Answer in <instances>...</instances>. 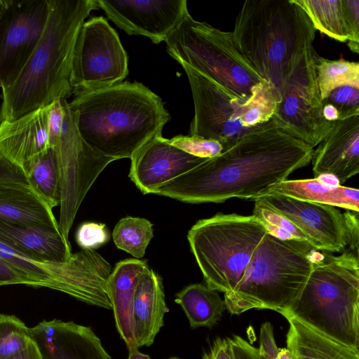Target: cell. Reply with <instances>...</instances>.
Instances as JSON below:
<instances>
[{
	"label": "cell",
	"instance_id": "1",
	"mask_svg": "<svg viewBox=\"0 0 359 359\" xmlns=\"http://www.w3.org/2000/svg\"><path fill=\"white\" fill-rule=\"evenodd\" d=\"M314 149L280 128L271 118L220 154L172 180L153 194L189 203L255 201L269 187L308 165Z\"/></svg>",
	"mask_w": 359,
	"mask_h": 359
},
{
	"label": "cell",
	"instance_id": "51",
	"mask_svg": "<svg viewBox=\"0 0 359 359\" xmlns=\"http://www.w3.org/2000/svg\"><path fill=\"white\" fill-rule=\"evenodd\" d=\"M168 359H180V358H177V357H171V358H168Z\"/></svg>",
	"mask_w": 359,
	"mask_h": 359
},
{
	"label": "cell",
	"instance_id": "41",
	"mask_svg": "<svg viewBox=\"0 0 359 359\" xmlns=\"http://www.w3.org/2000/svg\"><path fill=\"white\" fill-rule=\"evenodd\" d=\"M259 342V351L265 355L266 359H277L279 348L274 339L273 329L271 323L265 322L261 325Z\"/></svg>",
	"mask_w": 359,
	"mask_h": 359
},
{
	"label": "cell",
	"instance_id": "47",
	"mask_svg": "<svg viewBox=\"0 0 359 359\" xmlns=\"http://www.w3.org/2000/svg\"><path fill=\"white\" fill-rule=\"evenodd\" d=\"M278 359H292L290 351L287 348H279Z\"/></svg>",
	"mask_w": 359,
	"mask_h": 359
},
{
	"label": "cell",
	"instance_id": "2",
	"mask_svg": "<svg viewBox=\"0 0 359 359\" xmlns=\"http://www.w3.org/2000/svg\"><path fill=\"white\" fill-rule=\"evenodd\" d=\"M73 94L68 104L80 135L93 149L115 160L130 158L161 135L171 118L162 99L137 81Z\"/></svg>",
	"mask_w": 359,
	"mask_h": 359
},
{
	"label": "cell",
	"instance_id": "46",
	"mask_svg": "<svg viewBox=\"0 0 359 359\" xmlns=\"http://www.w3.org/2000/svg\"><path fill=\"white\" fill-rule=\"evenodd\" d=\"M128 359H151L150 356L139 351L138 348L128 351Z\"/></svg>",
	"mask_w": 359,
	"mask_h": 359
},
{
	"label": "cell",
	"instance_id": "20",
	"mask_svg": "<svg viewBox=\"0 0 359 359\" xmlns=\"http://www.w3.org/2000/svg\"><path fill=\"white\" fill-rule=\"evenodd\" d=\"M50 104L0 125V153L22 167L49 148L48 118Z\"/></svg>",
	"mask_w": 359,
	"mask_h": 359
},
{
	"label": "cell",
	"instance_id": "10",
	"mask_svg": "<svg viewBox=\"0 0 359 359\" xmlns=\"http://www.w3.org/2000/svg\"><path fill=\"white\" fill-rule=\"evenodd\" d=\"M0 258L36 282L39 287L64 292L91 306L112 309L107 292L111 266L94 250L72 253L66 262H46L0 242Z\"/></svg>",
	"mask_w": 359,
	"mask_h": 359
},
{
	"label": "cell",
	"instance_id": "28",
	"mask_svg": "<svg viewBox=\"0 0 359 359\" xmlns=\"http://www.w3.org/2000/svg\"><path fill=\"white\" fill-rule=\"evenodd\" d=\"M22 169L31 187L52 209L60 205L59 172L52 148L31 158Z\"/></svg>",
	"mask_w": 359,
	"mask_h": 359
},
{
	"label": "cell",
	"instance_id": "48",
	"mask_svg": "<svg viewBox=\"0 0 359 359\" xmlns=\"http://www.w3.org/2000/svg\"><path fill=\"white\" fill-rule=\"evenodd\" d=\"M9 3L10 0H0V21L6 8H8Z\"/></svg>",
	"mask_w": 359,
	"mask_h": 359
},
{
	"label": "cell",
	"instance_id": "30",
	"mask_svg": "<svg viewBox=\"0 0 359 359\" xmlns=\"http://www.w3.org/2000/svg\"><path fill=\"white\" fill-rule=\"evenodd\" d=\"M316 80L323 100L335 88L353 85L359 86V63L344 59L329 60L319 56L313 57Z\"/></svg>",
	"mask_w": 359,
	"mask_h": 359
},
{
	"label": "cell",
	"instance_id": "31",
	"mask_svg": "<svg viewBox=\"0 0 359 359\" xmlns=\"http://www.w3.org/2000/svg\"><path fill=\"white\" fill-rule=\"evenodd\" d=\"M153 236V224L147 219L133 217L120 219L112 233L116 246L136 258L144 255Z\"/></svg>",
	"mask_w": 359,
	"mask_h": 359
},
{
	"label": "cell",
	"instance_id": "5",
	"mask_svg": "<svg viewBox=\"0 0 359 359\" xmlns=\"http://www.w3.org/2000/svg\"><path fill=\"white\" fill-rule=\"evenodd\" d=\"M321 255L306 242L283 241L266 233L236 288L224 294L226 309L233 315L254 309L287 310Z\"/></svg>",
	"mask_w": 359,
	"mask_h": 359
},
{
	"label": "cell",
	"instance_id": "21",
	"mask_svg": "<svg viewBox=\"0 0 359 359\" xmlns=\"http://www.w3.org/2000/svg\"><path fill=\"white\" fill-rule=\"evenodd\" d=\"M0 242L39 261L63 262L72 255L69 241L59 229L0 220Z\"/></svg>",
	"mask_w": 359,
	"mask_h": 359
},
{
	"label": "cell",
	"instance_id": "7",
	"mask_svg": "<svg viewBox=\"0 0 359 359\" xmlns=\"http://www.w3.org/2000/svg\"><path fill=\"white\" fill-rule=\"evenodd\" d=\"M192 93L194 116L189 135L214 140L224 150L273 116L280 97L266 81L257 84L250 97L241 99L184 62Z\"/></svg>",
	"mask_w": 359,
	"mask_h": 359
},
{
	"label": "cell",
	"instance_id": "44",
	"mask_svg": "<svg viewBox=\"0 0 359 359\" xmlns=\"http://www.w3.org/2000/svg\"><path fill=\"white\" fill-rule=\"evenodd\" d=\"M203 359H233L228 338H216L202 354Z\"/></svg>",
	"mask_w": 359,
	"mask_h": 359
},
{
	"label": "cell",
	"instance_id": "14",
	"mask_svg": "<svg viewBox=\"0 0 359 359\" xmlns=\"http://www.w3.org/2000/svg\"><path fill=\"white\" fill-rule=\"evenodd\" d=\"M48 13V0H10L0 21V88L9 86L37 46Z\"/></svg>",
	"mask_w": 359,
	"mask_h": 359
},
{
	"label": "cell",
	"instance_id": "33",
	"mask_svg": "<svg viewBox=\"0 0 359 359\" xmlns=\"http://www.w3.org/2000/svg\"><path fill=\"white\" fill-rule=\"evenodd\" d=\"M32 340L29 328L18 318L0 314V359H6L25 348Z\"/></svg>",
	"mask_w": 359,
	"mask_h": 359
},
{
	"label": "cell",
	"instance_id": "26",
	"mask_svg": "<svg viewBox=\"0 0 359 359\" xmlns=\"http://www.w3.org/2000/svg\"><path fill=\"white\" fill-rule=\"evenodd\" d=\"M52 210L30 185H0L1 221L59 229Z\"/></svg>",
	"mask_w": 359,
	"mask_h": 359
},
{
	"label": "cell",
	"instance_id": "36",
	"mask_svg": "<svg viewBox=\"0 0 359 359\" xmlns=\"http://www.w3.org/2000/svg\"><path fill=\"white\" fill-rule=\"evenodd\" d=\"M110 238L105 224L85 222L79 226L76 232V241L82 250H93Z\"/></svg>",
	"mask_w": 359,
	"mask_h": 359
},
{
	"label": "cell",
	"instance_id": "6",
	"mask_svg": "<svg viewBox=\"0 0 359 359\" xmlns=\"http://www.w3.org/2000/svg\"><path fill=\"white\" fill-rule=\"evenodd\" d=\"M359 351V259L348 249L322 252L299 297L285 311Z\"/></svg>",
	"mask_w": 359,
	"mask_h": 359
},
{
	"label": "cell",
	"instance_id": "8",
	"mask_svg": "<svg viewBox=\"0 0 359 359\" xmlns=\"http://www.w3.org/2000/svg\"><path fill=\"white\" fill-rule=\"evenodd\" d=\"M266 233L253 215L217 213L198 220L187 239L206 285L224 294L233 291Z\"/></svg>",
	"mask_w": 359,
	"mask_h": 359
},
{
	"label": "cell",
	"instance_id": "29",
	"mask_svg": "<svg viewBox=\"0 0 359 359\" xmlns=\"http://www.w3.org/2000/svg\"><path fill=\"white\" fill-rule=\"evenodd\" d=\"M304 11L316 30L339 42L348 41L341 0H294Z\"/></svg>",
	"mask_w": 359,
	"mask_h": 359
},
{
	"label": "cell",
	"instance_id": "9",
	"mask_svg": "<svg viewBox=\"0 0 359 359\" xmlns=\"http://www.w3.org/2000/svg\"><path fill=\"white\" fill-rule=\"evenodd\" d=\"M167 51L241 99L264 81L236 48L232 32L194 20L188 12L165 40Z\"/></svg>",
	"mask_w": 359,
	"mask_h": 359
},
{
	"label": "cell",
	"instance_id": "24",
	"mask_svg": "<svg viewBox=\"0 0 359 359\" xmlns=\"http://www.w3.org/2000/svg\"><path fill=\"white\" fill-rule=\"evenodd\" d=\"M269 194H280L303 201L359 211V190L341 185L331 175H320L306 180H286L269 187L262 196Z\"/></svg>",
	"mask_w": 359,
	"mask_h": 359
},
{
	"label": "cell",
	"instance_id": "34",
	"mask_svg": "<svg viewBox=\"0 0 359 359\" xmlns=\"http://www.w3.org/2000/svg\"><path fill=\"white\" fill-rule=\"evenodd\" d=\"M322 101L337 110L339 121L359 115V86L344 85L337 87Z\"/></svg>",
	"mask_w": 359,
	"mask_h": 359
},
{
	"label": "cell",
	"instance_id": "43",
	"mask_svg": "<svg viewBox=\"0 0 359 359\" xmlns=\"http://www.w3.org/2000/svg\"><path fill=\"white\" fill-rule=\"evenodd\" d=\"M348 235V250L358 257L359 250V219L358 212L347 210L344 213Z\"/></svg>",
	"mask_w": 359,
	"mask_h": 359
},
{
	"label": "cell",
	"instance_id": "40",
	"mask_svg": "<svg viewBox=\"0 0 359 359\" xmlns=\"http://www.w3.org/2000/svg\"><path fill=\"white\" fill-rule=\"evenodd\" d=\"M10 285H25L39 287L36 282L0 258V287Z\"/></svg>",
	"mask_w": 359,
	"mask_h": 359
},
{
	"label": "cell",
	"instance_id": "25",
	"mask_svg": "<svg viewBox=\"0 0 359 359\" xmlns=\"http://www.w3.org/2000/svg\"><path fill=\"white\" fill-rule=\"evenodd\" d=\"M280 313L289 324L286 343L292 359H359L358 351L316 330L287 311Z\"/></svg>",
	"mask_w": 359,
	"mask_h": 359
},
{
	"label": "cell",
	"instance_id": "50",
	"mask_svg": "<svg viewBox=\"0 0 359 359\" xmlns=\"http://www.w3.org/2000/svg\"><path fill=\"white\" fill-rule=\"evenodd\" d=\"M1 122H2V120H1V108L0 107V125H1Z\"/></svg>",
	"mask_w": 359,
	"mask_h": 359
},
{
	"label": "cell",
	"instance_id": "53",
	"mask_svg": "<svg viewBox=\"0 0 359 359\" xmlns=\"http://www.w3.org/2000/svg\"><path fill=\"white\" fill-rule=\"evenodd\" d=\"M277 359H278V358H277Z\"/></svg>",
	"mask_w": 359,
	"mask_h": 359
},
{
	"label": "cell",
	"instance_id": "4",
	"mask_svg": "<svg viewBox=\"0 0 359 359\" xmlns=\"http://www.w3.org/2000/svg\"><path fill=\"white\" fill-rule=\"evenodd\" d=\"M316 32L294 0H246L232 34L239 52L280 100L294 60L313 46Z\"/></svg>",
	"mask_w": 359,
	"mask_h": 359
},
{
	"label": "cell",
	"instance_id": "13",
	"mask_svg": "<svg viewBox=\"0 0 359 359\" xmlns=\"http://www.w3.org/2000/svg\"><path fill=\"white\" fill-rule=\"evenodd\" d=\"M128 74L127 53L107 20L103 16H95L84 22L72 62L73 93L118 84Z\"/></svg>",
	"mask_w": 359,
	"mask_h": 359
},
{
	"label": "cell",
	"instance_id": "52",
	"mask_svg": "<svg viewBox=\"0 0 359 359\" xmlns=\"http://www.w3.org/2000/svg\"><path fill=\"white\" fill-rule=\"evenodd\" d=\"M43 359H45V358H43Z\"/></svg>",
	"mask_w": 359,
	"mask_h": 359
},
{
	"label": "cell",
	"instance_id": "18",
	"mask_svg": "<svg viewBox=\"0 0 359 359\" xmlns=\"http://www.w3.org/2000/svg\"><path fill=\"white\" fill-rule=\"evenodd\" d=\"M29 334L45 359H112L91 327L73 321L43 320Z\"/></svg>",
	"mask_w": 359,
	"mask_h": 359
},
{
	"label": "cell",
	"instance_id": "39",
	"mask_svg": "<svg viewBox=\"0 0 359 359\" xmlns=\"http://www.w3.org/2000/svg\"><path fill=\"white\" fill-rule=\"evenodd\" d=\"M64 120L61 98L55 99L50 104L48 118L49 144L53 148L60 136Z\"/></svg>",
	"mask_w": 359,
	"mask_h": 359
},
{
	"label": "cell",
	"instance_id": "22",
	"mask_svg": "<svg viewBox=\"0 0 359 359\" xmlns=\"http://www.w3.org/2000/svg\"><path fill=\"white\" fill-rule=\"evenodd\" d=\"M168 311L162 279L148 268L139 278L133 304L134 337L138 348L153 344Z\"/></svg>",
	"mask_w": 359,
	"mask_h": 359
},
{
	"label": "cell",
	"instance_id": "23",
	"mask_svg": "<svg viewBox=\"0 0 359 359\" xmlns=\"http://www.w3.org/2000/svg\"><path fill=\"white\" fill-rule=\"evenodd\" d=\"M148 268L146 260L126 259L116 264L107 281L116 327L128 351L138 348L134 337L133 304L139 278Z\"/></svg>",
	"mask_w": 359,
	"mask_h": 359
},
{
	"label": "cell",
	"instance_id": "11",
	"mask_svg": "<svg viewBox=\"0 0 359 359\" xmlns=\"http://www.w3.org/2000/svg\"><path fill=\"white\" fill-rule=\"evenodd\" d=\"M64 120L60 136L52 148L55 154L60 179L59 230L69 241L76 215L88 190L101 172L114 158L93 149L80 135L76 114L61 98Z\"/></svg>",
	"mask_w": 359,
	"mask_h": 359
},
{
	"label": "cell",
	"instance_id": "38",
	"mask_svg": "<svg viewBox=\"0 0 359 359\" xmlns=\"http://www.w3.org/2000/svg\"><path fill=\"white\" fill-rule=\"evenodd\" d=\"M12 184L30 185L24 170L0 153V185Z\"/></svg>",
	"mask_w": 359,
	"mask_h": 359
},
{
	"label": "cell",
	"instance_id": "45",
	"mask_svg": "<svg viewBox=\"0 0 359 359\" xmlns=\"http://www.w3.org/2000/svg\"><path fill=\"white\" fill-rule=\"evenodd\" d=\"M6 359H43V358L37 344L32 339L25 348Z\"/></svg>",
	"mask_w": 359,
	"mask_h": 359
},
{
	"label": "cell",
	"instance_id": "42",
	"mask_svg": "<svg viewBox=\"0 0 359 359\" xmlns=\"http://www.w3.org/2000/svg\"><path fill=\"white\" fill-rule=\"evenodd\" d=\"M233 359H259V348L238 335L228 338Z\"/></svg>",
	"mask_w": 359,
	"mask_h": 359
},
{
	"label": "cell",
	"instance_id": "16",
	"mask_svg": "<svg viewBox=\"0 0 359 359\" xmlns=\"http://www.w3.org/2000/svg\"><path fill=\"white\" fill-rule=\"evenodd\" d=\"M259 198L294 223L305 234L313 248L320 251L339 252L348 246L344 215L337 207L280 194H269Z\"/></svg>",
	"mask_w": 359,
	"mask_h": 359
},
{
	"label": "cell",
	"instance_id": "37",
	"mask_svg": "<svg viewBox=\"0 0 359 359\" xmlns=\"http://www.w3.org/2000/svg\"><path fill=\"white\" fill-rule=\"evenodd\" d=\"M348 32V46L359 53V0H341Z\"/></svg>",
	"mask_w": 359,
	"mask_h": 359
},
{
	"label": "cell",
	"instance_id": "12",
	"mask_svg": "<svg viewBox=\"0 0 359 359\" xmlns=\"http://www.w3.org/2000/svg\"><path fill=\"white\" fill-rule=\"evenodd\" d=\"M316 53L312 46L295 57L272 116L280 128L313 149L335 123L327 121L323 116L314 69Z\"/></svg>",
	"mask_w": 359,
	"mask_h": 359
},
{
	"label": "cell",
	"instance_id": "32",
	"mask_svg": "<svg viewBox=\"0 0 359 359\" xmlns=\"http://www.w3.org/2000/svg\"><path fill=\"white\" fill-rule=\"evenodd\" d=\"M254 201L252 215L261 223L267 233L280 240L297 241L309 244L305 234L290 220L271 208L262 198Z\"/></svg>",
	"mask_w": 359,
	"mask_h": 359
},
{
	"label": "cell",
	"instance_id": "19",
	"mask_svg": "<svg viewBox=\"0 0 359 359\" xmlns=\"http://www.w3.org/2000/svg\"><path fill=\"white\" fill-rule=\"evenodd\" d=\"M316 177L334 176L344 183L359 172V115L335 122L332 130L313 150Z\"/></svg>",
	"mask_w": 359,
	"mask_h": 359
},
{
	"label": "cell",
	"instance_id": "3",
	"mask_svg": "<svg viewBox=\"0 0 359 359\" xmlns=\"http://www.w3.org/2000/svg\"><path fill=\"white\" fill-rule=\"evenodd\" d=\"M96 0H48L46 25L15 80L2 90L1 120L11 121L55 99L73 95L70 85L76 41Z\"/></svg>",
	"mask_w": 359,
	"mask_h": 359
},
{
	"label": "cell",
	"instance_id": "35",
	"mask_svg": "<svg viewBox=\"0 0 359 359\" xmlns=\"http://www.w3.org/2000/svg\"><path fill=\"white\" fill-rule=\"evenodd\" d=\"M166 140L171 145L203 158H213L224 150V146L216 140L189 135H179Z\"/></svg>",
	"mask_w": 359,
	"mask_h": 359
},
{
	"label": "cell",
	"instance_id": "15",
	"mask_svg": "<svg viewBox=\"0 0 359 359\" xmlns=\"http://www.w3.org/2000/svg\"><path fill=\"white\" fill-rule=\"evenodd\" d=\"M108 18L128 35L165 41L189 12L186 0H96Z\"/></svg>",
	"mask_w": 359,
	"mask_h": 359
},
{
	"label": "cell",
	"instance_id": "49",
	"mask_svg": "<svg viewBox=\"0 0 359 359\" xmlns=\"http://www.w3.org/2000/svg\"><path fill=\"white\" fill-rule=\"evenodd\" d=\"M259 359H266V358L265 357V355L263 353L259 352Z\"/></svg>",
	"mask_w": 359,
	"mask_h": 359
},
{
	"label": "cell",
	"instance_id": "27",
	"mask_svg": "<svg viewBox=\"0 0 359 359\" xmlns=\"http://www.w3.org/2000/svg\"><path fill=\"white\" fill-rule=\"evenodd\" d=\"M175 302L181 306L193 329L211 328L222 318L226 309L224 300L217 291L206 285H189L175 294Z\"/></svg>",
	"mask_w": 359,
	"mask_h": 359
},
{
	"label": "cell",
	"instance_id": "17",
	"mask_svg": "<svg viewBox=\"0 0 359 359\" xmlns=\"http://www.w3.org/2000/svg\"><path fill=\"white\" fill-rule=\"evenodd\" d=\"M208 158L191 155L169 144L162 135L141 147L130 158V180L144 194L153 192Z\"/></svg>",
	"mask_w": 359,
	"mask_h": 359
}]
</instances>
